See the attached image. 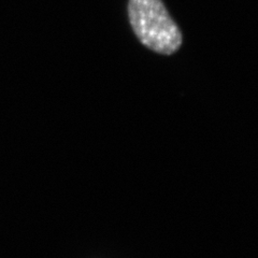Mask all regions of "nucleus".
Returning <instances> with one entry per match:
<instances>
[{
    "label": "nucleus",
    "mask_w": 258,
    "mask_h": 258,
    "mask_svg": "<svg viewBox=\"0 0 258 258\" xmlns=\"http://www.w3.org/2000/svg\"><path fill=\"white\" fill-rule=\"evenodd\" d=\"M127 15L136 38L152 52L170 56L181 48L182 30L163 0H128Z\"/></svg>",
    "instance_id": "1"
}]
</instances>
